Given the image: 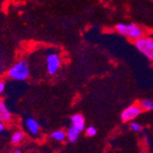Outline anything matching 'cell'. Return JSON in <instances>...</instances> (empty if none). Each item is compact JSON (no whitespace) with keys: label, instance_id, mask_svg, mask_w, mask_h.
<instances>
[{"label":"cell","instance_id":"12","mask_svg":"<svg viewBox=\"0 0 153 153\" xmlns=\"http://www.w3.org/2000/svg\"><path fill=\"white\" fill-rule=\"evenodd\" d=\"M143 110H148V111H153V100H149V99H144L140 102V105Z\"/></svg>","mask_w":153,"mask_h":153},{"label":"cell","instance_id":"11","mask_svg":"<svg viewBox=\"0 0 153 153\" xmlns=\"http://www.w3.org/2000/svg\"><path fill=\"white\" fill-rule=\"evenodd\" d=\"M51 137L52 140L61 142V141H63L67 137V134L62 130H56V131H54V132L51 133Z\"/></svg>","mask_w":153,"mask_h":153},{"label":"cell","instance_id":"5","mask_svg":"<svg viewBox=\"0 0 153 153\" xmlns=\"http://www.w3.org/2000/svg\"><path fill=\"white\" fill-rule=\"evenodd\" d=\"M46 63H47V71L50 75H54L56 74L61 67V59L59 55L51 53L49 54L46 59Z\"/></svg>","mask_w":153,"mask_h":153},{"label":"cell","instance_id":"3","mask_svg":"<svg viewBox=\"0 0 153 153\" xmlns=\"http://www.w3.org/2000/svg\"><path fill=\"white\" fill-rule=\"evenodd\" d=\"M135 45L143 55L153 62V38L141 37L135 40Z\"/></svg>","mask_w":153,"mask_h":153},{"label":"cell","instance_id":"15","mask_svg":"<svg viewBox=\"0 0 153 153\" xmlns=\"http://www.w3.org/2000/svg\"><path fill=\"white\" fill-rule=\"evenodd\" d=\"M5 88H6L5 82H2V81H0V94H1L5 91Z\"/></svg>","mask_w":153,"mask_h":153},{"label":"cell","instance_id":"17","mask_svg":"<svg viewBox=\"0 0 153 153\" xmlns=\"http://www.w3.org/2000/svg\"><path fill=\"white\" fill-rule=\"evenodd\" d=\"M13 152H14V153H21V150H20V149H14Z\"/></svg>","mask_w":153,"mask_h":153},{"label":"cell","instance_id":"10","mask_svg":"<svg viewBox=\"0 0 153 153\" xmlns=\"http://www.w3.org/2000/svg\"><path fill=\"white\" fill-rule=\"evenodd\" d=\"M24 140V134L21 131H16L11 137V143L13 145H19Z\"/></svg>","mask_w":153,"mask_h":153},{"label":"cell","instance_id":"14","mask_svg":"<svg viewBox=\"0 0 153 153\" xmlns=\"http://www.w3.org/2000/svg\"><path fill=\"white\" fill-rule=\"evenodd\" d=\"M85 133H86V135H87L88 137H94V136L96 135L97 130H96V128H95L94 127H89V128H87V129L85 130Z\"/></svg>","mask_w":153,"mask_h":153},{"label":"cell","instance_id":"13","mask_svg":"<svg viewBox=\"0 0 153 153\" xmlns=\"http://www.w3.org/2000/svg\"><path fill=\"white\" fill-rule=\"evenodd\" d=\"M130 128H131V129H132L134 132H138V131H140V130H141L142 126H141L140 124L137 123V122H132V123L130 124Z\"/></svg>","mask_w":153,"mask_h":153},{"label":"cell","instance_id":"8","mask_svg":"<svg viewBox=\"0 0 153 153\" xmlns=\"http://www.w3.org/2000/svg\"><path fill=\"white\" fill-rule=\"evenodd\" d=\"M81 132L82 131L79 128H77L76 127H74V125H73V126L68 129V131L66 133L67 134V138H68L69 142H71V143L76 142Z\"/></svg>","mask_w":153,"mask_h":153},{"label":"cell","instance_id":"9","mask_svg":"<svg viewBox=\"0 0 153 153\" xmlns=\"http://www.w3.org/2000/svg\"><path fill=\"white\" fill-rule=\"evenodd\" d=\"M71 120H72V123L74 127H76L77 128H79L81 131H82L85 129V117H83L82 115L80 114H75L72 117H71Z\"/></svg>","mask_w":153,"mask_h":153},{"label":"cell","instance_id":"2","mask_svg":"<svg viewBox=\"0 0 153 153\" xmlns=\"http://www.w3.org/2000/svg\"><path fill=\"white\" fill-rule=\"evenodd\" d=\"M116 29L118 33L121 35H124L125 37H128L132 39H137L141 37H143V31L140 27H138L135 24H124L119 23L117 25Z\"/></svg>","mask_w":153,"mask_h":153},{"label":"cell","instance_id":"6","mask_svg":"<svg viewBox=\"0 0 153 153\" xmlns=\"http://www.w3.org/2000/svg\"><path fill=\"white\" fill-rule=\"evenodd\" d=\"M11 119V113L7 107L5 102L0 100V121L7 122Z\"/></svg>","mask_w":153,"mask_h":153},{"label":"cell","instance_id":"7","mask_svg":"<svg viewBox=\"0 0 153 153\" xmlns=\"http://www.w3.org/2000/svg\"><path fill=\"white\" fill-rule=\"evenodd\" d=\"M26 127L32 135L36 136L39 132V124L33 118H27L26 120Z\"/></svg>","mask_w":153,"mask_h":153},{"label":"cell","instance_id":"4","mask_svg":"<svg viewBox=\"0 0 153 153\" xmlns=\"http://www.w3.org/2000/svg\"><path fill=\"white\" fill-rule=\"evenodd\" d=\"M142 107L137 105H132L127 107L123 112L121 113V119L124 122H128L135 119L137 117L140 116L142 113Z\"/></svg>","mask_w":153,"mask_h":153},{"label":"cell","instance_id":"16","mask_svg":"<svg viewBox=\"0 0 153 153\" xmlns=\"http://www.w3.org/2000/svg\"><path fill=\"white\" fill-rule=\"evenodd\" d=\"M4 130H5V125H4V122L0 121V134H1Z\"/></svg>","mask_w":153,"mask_h":153},{"label":"cell","instance_id":"1","mask_svg":"<svg viewBox=\"0 0 153 153\" xmlns=\"http://www.w3.org/2000/svg\"><path fill=\"white\" fill-rule=\"evenodd\" d=\"M30 64L26 60L19 61L7 72V76L15 81H25L30 77Z\"/></svg>","mask_w":153,"mask_h":153}]
</instances>
